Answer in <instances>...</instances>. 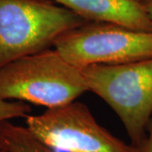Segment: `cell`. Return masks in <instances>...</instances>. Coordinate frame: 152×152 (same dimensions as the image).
<instances>
[{"mask_svg":"<svg viewBox=\"0 0 152 152\" xmlns=\"http://www.w3.org/2000/svg\"><path fill=\"white\" fill-rule=\"evenodd\" d=\"M89 91L81 68L48 48L0 67V98L59 107Z\"/></svg>","mask_w":152,"mask_h":152,"instance_id":"obj_1","label":"cell"},{"mask_svg":"<svg viewBox=\"0 0 152 152\" xmlns=\"http://www.w3.org/2000/svg\"><path fill=\"white\" fill-rule=\"evenodd\" d=\"M87 20L52 0H0V67L53 48Z\"/></svg>","mask_w":152,"mask_h":152,"instance_id":"obj_2","label":"cell"},{"mask_svg":"<svg viewBox=\"0 0 152 152\" xmlns=\"http://www.w3.org/2000/svg\"><path fill=\"white\" fill-rule=\"evenodd\" d=\"M89 91L118 116L131 144L142 149L152 116V58L124 64L81 68Z\"/></svg>","mask_w":152,"mask_h":152,"instance_id":"obj_3","label":"cell"},{"mask_svg":"<svg viewBox=\"0 0 152 152\" xmlns=\"http://www.w3.org/2000/svg\"><path fill=\"white\" fill-rule=\"evenodd\" d=\"M53 48L80 68L124 64L152 58V32L109 22L87 21L59 36Z\"/></svg>","mask_w":152,"mask_h":152,"instance_id":"obj_4","label":"cell"},{"mask_svg":"<svg viewBox=\"0 0 152 152\" xmlns=\"http://www.w3.org/2000/svg\"><path fill=\"white\" fill-rule=\"evenodd\" d=\"M26 128L45 145L64 152H142L96 122L89 107L80 102L28 115Z\"/></svg>","mask_w":152,"mask_h":152,"instance_id":"obj_5","label":"cell"},{"mask_svg":"<svg viewBox=\"0 0 152 152\" xmlns=\"http://www.w3.org/2000/svg\"><path fill=\"white\" fill-rule=\"evenodd\" d=\"M87 21L114 23L152 32V20L141 0H52Z\"/></svg>","mask_w":152,"mask_h":152,"instance_id":"obj_6","label":"cell"},{"mask_svg":"<svg viewBox=\"0 0 152 152\" xmlns=\"http://www.w3.org/2000/svg\"><path fill=\"white\" fill-rule=\"evenodd\" d=\"M0 145L7 152H54L33 135L26 127L0 122Z\"/></svg>","mask_w":152,"mask_h":152,"instance_id":"obj_7","label":"cell"},{"mask_svg":"<svg viewBox=\"0 0 152 152\" xmlns=\"http://www.w3.org/2000/svg\"><path fill=\"white\" fill-rule=\"evenodd\" d=\"M31 112V107L28 103L0 98V122L10 121L19 118H26Z\"/></svg>","mask_w":152,"mask_h":152,"instance_id":"obj_8","label":"cell"},{"mask_svg":"<svg viewBox=\"0 0 152 152\" xmlns=\"http://www.w3.org/2000/svg\"><path fill=\"white\" fill-rule=\"evenodd\" d=\"M141 151L142 152H152V116L147 126V139Z\"/></svg>","mask_w":152,"mask_h":152,"instance_id":"obj_9","label":"cell"},{"mask_svg":"<svg viewBox=\"0 0 152 152\" xmlns=\"http://www.w3.org/2000/svg\"><path fill=\"white\" fill-rule=\"evenodd\" d=\"M141 2L147 15L152 20V0H141Z\"/></svg>","mask_w":152,"mask_h":152,"instance_id":"obj_10","label":"cell"},{"mask_svg":"<svg viewBox=\"0 0 152 152\" xmlns=\"http://www.w3.org/2000/svg\"><path fill=\"white\" fill-rule=\"evenodd\" d=\"M0 152H7V151H6L5 150H4V149L3 147L0 145Z\"/></svg>","mask_w":152,"mask_h":152,"instance_id":"obj_11","label":"cell"}]
</instances>
